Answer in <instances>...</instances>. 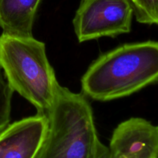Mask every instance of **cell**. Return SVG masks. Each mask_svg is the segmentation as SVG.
Here are the masks:
<instances>
[{"label": "cell", "instance_id": "cell-1", "mask_svg": "<svg viewBox=\"0 0 158 158\" xmlns=\"http://www.w3.org/2000/svg\"><path fill=\"white\" fill-rule=\"evenodd\" d=\"M157 83L158 42L149 40L100 55L82 77L81 93L97 101H110Z\"/></svg>", "mask_w": 158, "mask_h": 158}, {"label": "cell", "instance_id": "cell-3", "mask_svg": "<svg viewBox=\"0 0 158 158\" xmlns=\"http://www.w3.org/2000/svg\"><path fill=\"white\" fill-rule=\"evenodd\" d=\"M0 68L9 87L47 114L60 85L48 60L44 43L32 37L0 35Z\"/></svg>", "mask_w": 158, "mask_h": 158}, {"label": "cell", "instance_id": "cell-5", "mask_svg": "<svg viewBox=\"0 0 158 158\" xmlns=\"http://www.w3.org/2000/svg\"><path fill=\"white\" fill-rule=\"evenodd\" d=\"M109 158H158V131L148 120L132 117L113 133Z\"/></svg>", "mask_w": 158, "mask_h": 158}, {"label": "cell", "instance_id": "cell-10", "mask_svg": "<svg viewBox=\"0 0 158 158\" xmlns=\"http://www.w3.org/2000/svg\"><path fill=\"white\" fill-rule=\"evenodd\" d=\"M130 1L131 2V3H133V2H134V0H130Z\"/></svg>", "mask_w": 158, "mask_h": 158}, {"label": "cell", "instance_id": "cell-9", "mask_svg": "<svg viewBox=\"0 0 158 158\" xmlns=\"http://www.w3.org/2000/svg\"><path fill=\"white\" fill-rule=\"evenodd\" d=\"M13 91L9 87L0 68V132L9 124Z\"/></svg>", "mask_w": 158, "mask_h": 158}, {"label": "cell", "instance_id": "cell-7", "mask_svg": "<svg viewBox=\"0 0 158 158\" xmlns=\"http://www.w3.org/2000/svg\"><path fill=\"white\" fill-rule=\"evenodd\" d=\"M42 0H0V27L2 33L32 37V28Z\"/></svg>", "mask_w": 158, "mask_h": 158}, {"label": "cell", "instance_id": "cell-11", "mask_svg": "<svg viewBox=\"0 0 158 158\" xmlns=\"http://www.w3.org/2000/svg\"><path fill=\"white\" fill-rule=\"evenodd\" d=\"M157 131H158V126L157 127Z\"/></svg>", "mask_w": 158, "mask_h": 158}, {"label": "cell", "instance_id": "cell-8", "mask_svg": "<svg viewBox=\"0 0 158 158\" xmlns=\"http://www.w3.org/2000/svg\"><path fill=\"white\" fill-rule=\"evenodd\" d=\"M132 6L138 23L158 25V0H134Z\"/></svg>", "mask_w": 158, "mask_h": 158}, {"label": "cell", "instance_id": "cell-4", "mask_svg": "<svg viewBox=\"0 0 158 158\" xmlns=\"http://www.w3.org/2000/svg\"><path fill=\"white\" fill-rule=\"evenodd\" d=\"M134 16L130 0H81L73 20L79 43L129 33Z\"/></svg>", "mask_w": 158, "mask_h": 158}, {"label": "cell", "instance_id": "cell-2", "mask_svg": "<svg viewBox=\"0 0 158 158\" xmlns=\"http://www.w3.org/2000/svg\"><path fill=\"white\" fill-rule=\"evenodd\" d=\"M48 126L35 158H109L100 141L93 110L82 93L60 86L46 114Z\"/></svg>", "mask_w": 158, "mask_h": 158}, {"label": "cell", "instance_id": "cell-6", "mask_svg": "<svg viewBox=\"0 0 158 158\" xmlns=\"http://www.w3.org/2000/svg\"><path fill=\"white\" fill-rule=\"evenodd\" d=\"M47 126V116L41 114L8 125L0 132V158H35Z\"/></svg>", "mask_w": 158, "mask_h": 158}]
</instances>
